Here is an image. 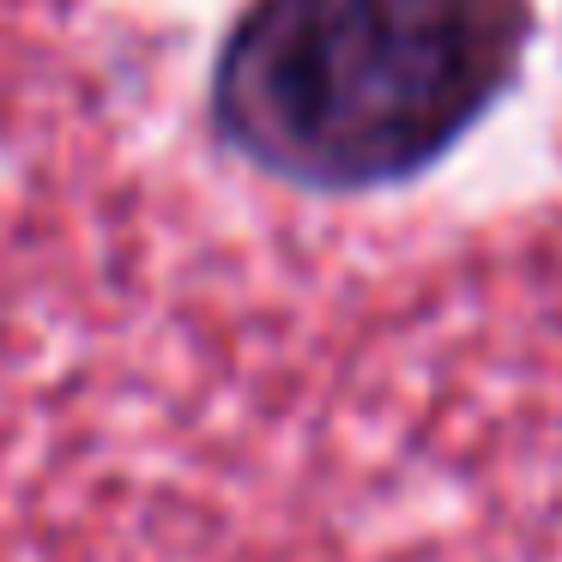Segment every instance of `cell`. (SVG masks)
Instances as JSON below:
<instances>
[{"label":"cell","mask_w":562,"mask_h":562,"mask_svg":"<svg viewBox=\"0 0 562 562\" xmlns=\"http://www.w3.org/2000/svg\"><path fill=\"white\" fill-rule=\"evenodd\" d=\"M532 37V0H248L206 115L231 158L296 194H381L508 98Z\"/></svg>","instance_id":"cell-1"}]
</instances>
